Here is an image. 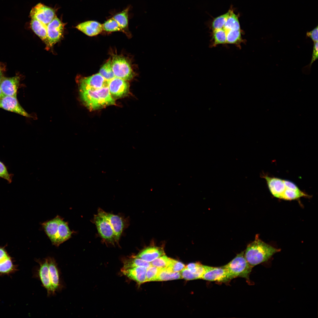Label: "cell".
I'll return each mask as SVG.
<instances>
[{"label":"cell","instance_id":"ac0fdd59","mask_svg":"<svg viewBox=\"0 0 318 318\" xmlns=\"http://www.w3.org/2000/svg\"><path fill=\"white\" fill-rule=\"evenodd\" d=\"M103 213L111 224L113 229L115 242L118 243L125 227L124 220L122 217L117 215L107 213L104 211Z\"/></svg>","mask_w":318,"mask_h":318},{"label":"cell","instance_id":"4fadbf2b","mask_svg":"<svg viewBox=\"0 0 318 318\" xmlns=\"http://www.w3.org/2000/svg\"><path fill=\"white\" fill-rule=\"evenodd\" d=\"M0 107L6 110L26 117H30L19 103L16 97H14L4 96L0 99Z\"/></svg>","mask_w":318,"mask_h":318},{"label":"cell","instance_id":"d6a6232c","mask_svg":"<svg viewBox=\"0 0 318 318\" xmlns=\"http://www.w3.org/2000/svg\"><path fill=\"white\" fill-rule=\"evenodd\" d=\"M185 267V265L181 262L170 259L169 262L166 269L171 272L180 271Z\"/></svg>","mask_w":318,"mask_h":318},{"label":"cell","instance_id":"b9f144b4","mask_svg":"<svg viewBox=\"0 0 318 318\" xmlns=\"http://www.w3.org/2000/svg\"><path fill=\"white\" fill-rule=\"evenodd\" d=\"M2 78H3V77H2V73H1V71H0V83L1 82V80Z\"/></svg>","mask_w":318,"mask_h":318},{"label":"cell","instance_id":"2e32d148","mask_svg":"<svg viewBox=\"0 0 318 318\" xmlns=\"http://www.w3.org/2000/svg\"><path fill=\"white\" fill-rule=\"evenodd\" d=\"M263 177L271 194L275 197L280 198L286 189L284 180L266 175Z\"/></svg>","mask_w":318,"mask_h":318},{"label":"cell","instance_id":"836d02e7","mask_svg":"<svg viewBox=\"0 0 318 318\" xmlns=\"http://www.w3.org/2000/svg\"><path fill=\"white\" fill-rule=\"evenodd\" d=\"M170 259L164 255L152 261L150 264L151 266L159 268H165L168 264Z\"/></svg>","mask_w":318,"mask_h":318},{"label":"cell","instance_id":"603a6c76","mask_svg":"<svg viewBox=\"0 0 318 318\" xmlns=\"http://www.w3.org/2000/svg\"><path fill=\"white\" fill-rule=\"evenodd\" d=\"M151 266V264L150 262L134 256L125 260L123 268H126L138 266H144L148 268Z\"/></svg>","mask_w":318,"mask_h":318},{"label":"cell","instance_id":"5bb4252c","mask_svg":"<svg viewBox=\"0 0 318 318\" xmlns=\"http://www.w3.org/2000/svg\"><path fill=\"white\" fill-rule=\"evenodd\" d=\"M50 281L55 292L60 291L63 287L61 279L60 273L57 264L53 257H47Z\"/></svg>","mask_w":318,"mask_h":318},{"label":"cell","instance_id":"d590c367","mask_svg":"<svg viewBox=\"0 0 318 318\" xmlns=\"http://www.w3.org/2000/svg\"><path fill=\"white\" fill-rule=\"evenodd\" d=\"M180 272L182 278L185 280H190L197 279L195 275L186 267L182 269Z\"/></svg>","mask_w":318,"mask_h":318},{"label":"cell","instance_id":"30bf717a","mask_svg":"<svg viewBox=\"0 0 318 318\" xmlns=\"http://www.w3.org/2000/svg\"><path fill=\"white\" fill-rule=\"evenodd\" d=\"M109 81L99 73L82 78L79 82V90L95 89L108 87Z\"/></svg>","mask_w":318,"mask_h":318},{"label":"cell","instance_id":"8992f818","mask_svg":"<svg viewBox=\"0 0 318 318\" xmlns=\"http://www.w3.org/2000/svg\"><path fill=\"white\" fill-rule=\"evenodd\" d=\"M112 71L115 77L128 80L132 79L134 73L127 60L123 57L115 55L111 60Z\"/></svg>","mask_w":318,"mask_h":318},{"label":"cell","instance_id":"ee69618b","mask_svg":"<svg viewBox=\"0 0 318 318\" xmlns=\"http://www.w3.org/2000/svg\"></svg>","mask_w":318,"mask_h":318},{"label":"cell","instance_id":"7bdbcfd3","mask_svg":"<svg viewBox=\"0 0 318 318\" xmlns=\"http://www.w3.org/2000/svg\"></svg>","mask_w":318,"mask_h":318},{"label":"cell","instance_id":"7a4b0ae2","mask_svg":"<svg viewBox=\"0 0 318 318\" xmlns=\"http://www.w3.org/2000/svg\"><path fill=\"white\" fill-rule=\"evenodd\" d=\"M79 91L81 100L90 110H95L115 104L108 87Z\"/></svg>","mask_w":318,"mask_h":318},{"label":"cell","instance_id":"9a60e30c","mask_svg":"<svg viewBox=\"0 0 318 318\" xmlns=\"http://www.w3.org/2000/svg\"><path fill=\"white\" fill-rule=\"evenodd\" d=\"M19 80V77L18 76L3 77L0 83V87L4 95L16 97Z\"/></svg>","mask_w":318,"mask_h":318},{"label":"cell","instance_id":"9c48e42d","mask_svg":"<svg viewBox=\"0 0 318 318\" xmlns=\"http://www.w3.org/2000/svg\"><path fill=\"white\" fill-rule=\"evenodd\" d=\"M64 25L56 16L47 25V47H50L58 42L63 32Z\"/></svg>","mask_w":318,"mask_h":318},{"label":"cell","instance_id":"d6986e66","mask_svg":"<svg viewBox=\"0 0 318 318\" xmlns=\"http://www.w3.org/2000/svg\"><path fill=\"white\" fill-rule=\"evenodd\" d=\"M76 28L86 35L91 37L98 34L103 30L102 24L94 21L82 22L78 24Z\"/></svg>","mask_w":318,"mask_h":318},{"label":"cell","instance_id":"8d00e7d4","mask_svg":"<svg viewBox=\"0 0 318 318\" xmlns=\"http://www.w3.org/2000/svg\"><path fill=\"white\" fill-rule=\"evenodd\" d=\"M318 26L315 27L312 31L307 32L306 33V36L307 37L310 38L314 42H318Z\"/></svg>","mask_w":318,"mask_h":318},{"label":"cell","instance_id":"4316f807","mask_svg":"<svg viewBox=\"0 0 318 318\" xmlns=\"http://www.w3.org/2000/svg\"><path fill=\"white\" fill-rule=\"evenodd\" d=\"M16 266L14 264L10 256L0 263V274H8L14 272Z\"/></svg>","mask_w":318,"mask_h":318},{"label":"cell","instance_id":"4dcf8cb0","mask_svg":"<svg viewBox=\"0 0 318 318\" xmlns=\"http://www.w3.org/2000/svg\"><path fill=\"white\" fill-rule=\"evenodd\" d=\"M103 30L107 32L122 31L121 28L116 21L112 17L102 24Z\"/></svg>","mask_w":318,"mask_h":318},{"label":"cell","instance_id":"3957f363","mask_svg":"<svg viewBox=\"0 0 318 318\" xmlns=\"http://www.w3.org/2000/svg\"><path fill=\"white\" fill-rule=\"evenodd\" d=\"M42 226L52 244L56 246L69 239L73 233L67 222L58 216L44 222Z\"/></svg>","mask_w":318,"mask_h":318},{"label":"cell","instance_id":"7c38bea8","mask_svg":"<svg viewBox=\"0 0 318 318\" xmlns=\"http://www.w3.org/2000/svg\"><path fill=\"white\" fill-rule=\"evenodd\" d=\"M108 87L111 95L120 97L128 92L129 85L127 80L115 77L109 81Z\"/></svg>","mask_w":318,"mask_h":318},{"label":"cell","instance_id":"60d3db41","mask_svg":"<svg viewBox=\"0 0 318 318\" xmlns=\"http://www.w3.org/2000/svg\"><path fill=\"white\" fill-rule=\"evenodd\" d=\"M4 96V95L3 93L1 90L0 87V99L2 98Z\"/></svg>","mask_w":318,"mask_h":318},{"label":"cell","instance_id":"52a82bcc","mask_svg":"<svg viewBox=\"0 0 318 318\" xmlns=\"http://www.w3.org/2000/svg\"><path fill=\"white\" fill-rule=\"evenodd\" d=\"M36 261L39 265L37 276L39 279L43 287L46 290L47 296L54 295L55 292L50 281L47 258L43 259H36Z\"/></svg>","mask_w":318,"mask_h":318},{"label":"cell","instance_id":"8fae6325","mask_svg":"<svg viewBox=\"0 0 318 318\" xmlns=\"http://www.w3.org/2000/svg\"><path fill=\"white\" fill-rule=\"evenodd\" d=\"M201 279L219 283H226L232 279L224 266L218 267L211 266L203 274Z\"/></svg>","mask_w":318,"mask_h":318},{"label":"cell","instance_id":"6da1fadb","mask_svg":"<svg viewBox=\"0 0 318 318\" xmlns=\"http://www.w3.org/2000/svg\"><path fill=\"white\" fill-rule=\"evenodd\" d=\"M280 249L276 248L261 240L257 235L255 240L247 246L244 256L252 267L268 260Z\"/></svg>","mask_w":318,"mask_h":318},{"label":"cell","instance_id":"83f0119b","mask_svg":"<svg viewBox=\"0 0 318 318\" xmlns=\"http://www.w3.org/2000/svg\"><path fill=\"white\" fill-rule=\"evenodd\" d=\"M99 73L107 81L115 77L111 65V60L110 59L100 68Z\"/></svg>","mask_w":318,"mask_h":318},{"label":"cell","instance_id":"ba28073f","mask_svg":"<svg viewBox=\"0 0 318 318\" xmlns=\"http://www.w3.org/2000/svg\"><path fill=\"white\" fill-rule=\"evenodd\" d=\"M30 15L31 19H36L47 25L56 16L53 9L41 3L32 8Z\"/></svg>","mask_w":318,"mask_h":318},{"label":"cell","instance_id":"ab89813d","mask_svg":"<svg viewBox=\"0 0 318 318\" xmlns=\"http://www.w3.org/2000/svg\"><path fill=\"white\" fill-rule=\"evenodd\" d=\"M10 256L4 248L0 247V263Z\"/></svg>","mask_w":318,"mask_h":318},{"label":"cell","instance_id":"cb8c5ba5","mask_svg":"<svg viewBox=\"0 0 318 318\" xmlns=\"http://www.w3.org/2000/svg\"><path fill=\"white\" fill-rule=\"evenodd\" d=\"M309 196L300 189L294 190L286 188L280 199L286 200H292L302 197H309Z\"/></svg>","mask_w":318,"mask_h":318},{"label":"cell","instance_id":"5b68a950","mask_svg":"<svg viewBox=\"0 0 318 318\" xmlns=\"http://www.w3.org/2000/svg\"><path fill=\"white\" fill-rule=\"evenodd\" d=\"M94 221L99 233L104 240L114 244L115 242L114 232L111 224L103 213V210L99 208L97 213L94 215Z\"/></svg>","mask_w":318,"mask_h":318},{"label":"cell","instance_id":"d4e9b609","mask_svg":"<svg viewBox=\"0 0 318 318\" xmlns=\"http://www.w3.org/2000/svg\"><path fill=\"white\" fill-rule=\"evenodd\" d=\"M240 25L237 16L231 10L224 25L223 29L226 31L240 30Z\"/></svg>","mask_w":318,"mask_h":318},{"label":"cell","instance_id":"f1b7e54d","mask_svg":"<svg viewBox=\"0 0 318 318\" xmlns=\"http://www.w3.org/2000/svg\"><path fill=\"white\" fill-rule=\"evenodd\" d=\"M231 11V10H229L226 13L216 17L214 19L212 24L213 31L223 28Z\"/></svg>","mask_w":318,"mask_h":318},{"label":"cell","instance_id":"f35d334b","mask_svg":"<svg viewBox=\"0 0 318 318\" xmlns=\"http://www.w3.org/2000/svg\"><path fill=\"white\" fill-rule=\"evenodd\" d=\"M286 188L294 190L300 189L293 182L288 180H284Z\"/></svg>","mask_w":318,"mask_h":318},{"label":"cell","instance_id":"277c9868","mask_svg":"<svg viewBox=\"0 0 318 318\" xmlns=\"http://www.w3.org/2000/svg\"><path fill=\"white\" fill-rule=\"evenodd\" d=\"M224 266L232 279L237 277H243L245 278L248 283H251L249 276L252 267L246 260L244 251L237 254L231 261Z\"/></svg>","mask_w":318,"mask_h":318},{"label":"cell","instance_id":"7402d4cb","mask_svg":"<svg viewBox=\"0 0 318 318\" xmlns=\"http://www.w3.org/2000/svg\"><path fill=\"white\" fill-rule=\"evenodd\" d=\"M179 272H171L165 268H160L155 281H165L181 279Z\"/></svg>","mask_w":318,"mask_h":318},{"label":"cell","instance_id":"1f68e13d","mask_svg":"<svg viewBox=\"0 0 318 318\" xmlns=\"http://www.w3.org/2000/svg\"><path fill=\"white\" fill-rule=\"evenodd\" d=\"M226 32V43L236 44L241 40L240 30H229Z\"/></svg>","mask_w":318,"mask_h":318},{"label":"cell","instance_id":"44dd1931","mask_svg":"<svg viewBox=\"0 0 318 318\" xmlns=\"http://www.w3.org/2000/svg\"><path fill=\"white\" fill-rule=\"evenodd\" d=\"M31 26L34 32L46 44H48L47 25L36 19H32Z\"/></svg>","mask_w":318,"mask_h":318},{"label":"cell","instance_id":"e0dca14e","mask_svg":"<svg viewBox=\"0 0 318 318\" xmlns=\"http://www.w3.org/2000/svg\"><path fill=\"white\" fill-rule=\"evenodd\" d=\"M147 268L144 266L123 268L122 272L130 279L139 284L146 282V273Z\"/></svg>","mask_w":318,"mask_h":318},{"label":"cell","instance_id":"484cf974","mask_svg":"<svg viewBox=\"0 0 318 318\" xmlns=\"http://www.w3.org/2000/svg\"><path fill=\"white\" fill-rule=\"evenodd\" d=\"M129 7H127L122 11L118 13L112 17L123 30L127 28L128 25V13Z\"/></svg>","mask_w":318,"mask_h":318},{"label":"cell","instance_id":"f546056e","mask_svg":"<svg viewBox=\"0 0 318 318\" xmlns=\"http://www.w3.org/2000/svg\"><path fill=\"white\" fill-rule=\"evenodd\" d=\"M214 44L216 45L226 43V32L223 28L213 31Z\"/></svg>","mask_w":318,"mask_h":318},{"label":"cell","instance_id":"e575fe53","mask_svg":"<svg viewBox=\"0 0 318 318\" xmlns=\"http://www.w3.org/2000/svg\"><path fill=\"white\" fill-rule=\"evenodd\" d=\"M160 268L151 266L148 268L146 273V282L155 281Z\"/></svg>","mask_w":318,"mask_h":318},{"label":"cell","instance_id":"ffe728a7","mask_svg":"<svg viewBox=\"0 0 318 318\" xmlns=\"http://www.w3.org/2000/svg\"><path fill=\"white\" fill-rule=\"evenodd\" d=\"M164 254L163 250L162 248L158 247L150 246L145 248L135 256L150 262Z\"/></svg>","mask_w":318,"mask_h":318},{"label":"cell","instance_id":"74e56055","mask_svg":"<svg viewBox=\"0 0 318 318\" xmlns=\"http://www.w3.org/2000/svg\"><path fill=\"white\" fill-rule=\"evenodd\" d=\"M318 42H314L312 60L310 64L308 65V68L310 69L312 63L318 58Z\"/></svg>","mask_w":318,"mask_h":318}]
</instances>
